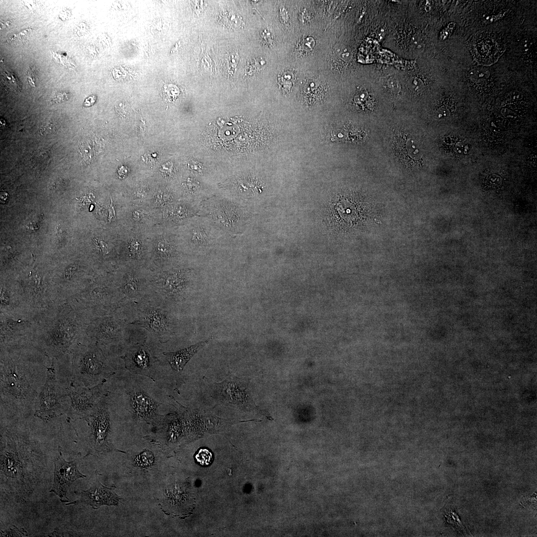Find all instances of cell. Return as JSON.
<instances>
[{"mask_svg":"<svg viewBox=\"0 0 537 537\" xmlns=\"http://www.w3.org/2000/svg\"><path fill=\"white\" fill-rule=\"evenodd\" d=\"M0 418H26L34 414L47 377L50 358L32 345L0 348Z\"/></svg>","mask_w":537,"mask_h":537,"instance_id":"6da1fadb","label":"cell"},{"mask_svg":"<svg viewBox=\"0 0 537 537\" xmlns=\"http://www.w3.org/2000/svg\"><path fill=\"white\" fill-rule=\"evenodd\" d=\"M91 320L69 301L60 303L41 315L32 345L50 358H61L88 339Z\"/></svg>","mask_w":537,"mask_h":537,"instance_id":"7a4b0ae2","label":"cell"},{"mask_svg":"<svg viewBox=\"0 0 537 537\" xmlns=\"http://www.w3.org/2000/svg\"><path fill=\"white\" fill-rule=\"evenodd\" d=\"M72 379L70 384L92 387L105 383L116 373L108 356L88 339L69 354Z\"/></svg>","mask_w":537,"mask_h":537,"instance_id":"3957f363","label":"cell"},{"mask_svg":"<svg viewBox=\"0 0 537 537\" xmlns=\"http://www.w3.org/2000/svg\"><path fill=\"white\" fill-rule=\"evenodd\" d=\"M140 376L131 372L124 376L119 393L121 405L134 421L155 426L164 415L159 410L163 402L156 400L140 383Z\"/></svg>","mask_w":537,"mask_h":537,"instance_id":"277c9868","label":"cell"},{"mask_svg":"<svg viewBox=\"0 0 537 537\" xmlns=\"http://www.w3.org/2000/svg\"><path fill=\"white\" fill-rule=\"evenodd\" d=\"M68 301L92 319L113 314L124 298L113 279L90 282Z\"/></svg>","mask_w":537,"mask_h":537,"instance_id":"5b68a950","label":"cell"},{"mask_svg":"<svg viewBox=\"0 0 537 537\" xmlns=\"http://www.w3.org/2000/svg\"><path fill=\"white\" fill-rule=\"evenodd\" d=\"M41 315L28 309L0 313V348H16L32 345Z\"/></svg>","mask_w":537,"mask_h":537,"instance_id":"8992f818","label":"cell"},{"mask_svg":"<svg viewBox=\"0 0 537 537\" xmlns=\"http://www.w3.org/2000/svg\"><path fill=\"white\" fill-rule=\"evenodd\" d=\"M130 301L134 306L127 320L144 328L161 343L166 342L173 333V321L166 306L149 295Z\"/></svg>","mask_w":537,"mask_h":537,"instance_id":"52a82bcc","label":"cell"},{"mask_svg":"<svg viewBox=\"0 0 537 537\" xmlns=\"http://www.w3.org/2000/svg\"><path fill=\"white\" fill-rule=\"evenodd\" d=\"M56 359L51 358V364L47 367L46 379L35 404L34 415L45 421L66 414L69 407L66 389L59 384L56 376Z\"/></svg>","mask_w":537,"mask_h":537,"instance_id":"ba28073f","label":"cell"},{"mask_svg":"<svg viewBox=\"0 0 537 537\" xmlns=\"http://www.w3.org/2000/svg\"><path fill=\"white\" fill-rule=\"evenodd\" d=\"M108 393L85 420L90 428L88 454H105L115 450L111 441V418Z\"/></svg>","mask_w":537,"mask_h":537,"instance_id":"9c48e42d","label":"cell"},{"mask_svg":"<svg viewBox=\"0 0 537 537\" xmlns=\"http://www.w3.org/2000/svg\"><path fill=\"white\" fill-rule=\"evenodd\" d=\"M125 326V322L114 313L94 318L87 329L88 339L110 356L123 341Z\"/></svg>","mask_w":537,"mask_h":537,"instance_id":"30bf717a","label":"cell"},{"mask_svg":"<svg viewBox=\"0 0 537 537\" xmlns=\"http://www.w3.org/2000/svg\"><path fill=\"white\" fill-rule=\"evenodd\" d=\"M105 383L92 387L75 386L70 384L66 388L69 398V407L66 412L69 422L85 420L94 409L108 390L103 387Z\"/></svg>","mask_w":537,"mask_h":537,"instance_id":"8fae6325","label":"cell"},{"mask_svg":"<svg viewBox=\"0 0 537 537\" xmlns=\"http://www.w3.org/2000/svg\"><path fill=\"white\" fill-rule=\"evenodd\" d=\"M140 266L127 264L116 278V285L124 298V302L138 301L146 296L149 290V275H144L138 270Z\"/></svg>","mask_w":537,"mask_h":537,"instance_id":"7c38bea8","label":"cell"},{"mask_svg":"<svg viewBox=\"0 0 537 537\" xmlns=\"http://www.w3.org/2000/svg\"><path fill=\"white\" fill-rule=\"evenodd\" d=\"M125 367L130 372L146 376L156 382L158 375V358L148 346L139 343L129 348L121 357Z\"/></svg>","mask_w":537,"mask_h":537,"instance_id":"4fadbf2b","label":"cell"},{"mask_svg":"<svg viewBox=\"0 0 537 537\" xmlns=\"http://www.w3.org/2000/svg\"><path fill=\"white\" fill-rule=\"evenodd\" d=\"M59 455L54 460V481L50 492L59 496L60 501L68 503L67 493L69 487L77 479L86 477L78 469L76 461H67L63 456L62 448L58 447Z\"/></svg>","mask_w":537,"mask_h":537,"instance_id":"5bb4252c","label":"cell"},{"mask_svg":"<svg viewBox=\"0 0 537 537\" xmlns=\"http://www.w3.org/2000/svg\"><path fill=\"white\" fill-rule=\"evenodd\" d=\"M115 488L114 486L106 487L96 480L89 489L75 491V493L78 496L77 500L66 505L85 504L93 509L103 505L117 506L122 498L115 493Z\"/></svg>","mask_w":537,"mask_h":537,"instance_id":"9a60e30c","label":"cell"},{"mask_svg":"<svg viewBox=\"0 0 537 537\" xmlns=\"http://www.w3.org/2000/svg\"><path fill=\"white\" fill-rule=\"evenodd\" d=\"M219 400L225 404L241 407H254L247 391V382L235 377H229L216 384Z\"/></svg>","mask_w":537,"mask_h":537,"instance_id":"2e32d148","label":"cell"},{"mask_svg":"<svg viewBox=\"0 0 537 537\" xmlns=\"http://www.w3.org/2000/svg\"><path fill=\"white\" fill-rule=\"evenodd\" d=\"M470 48L476 60L485 65L496 62L503 52L496 39L485 33L475 36L470 42Z\"/></svg>","mask_w":537,"mask_h":537,"instance_id":"e0dca14e","label":"cell"},{"mask_svg":"<svg viewBox=\"0 0 537 537\" xmlns=\"http://www.w3.org/2000/svg\"><path fill=\"white\" fill-rule=\"evenodd\" d=\"M0 290V313H12L28 309L19 283L1 281Z\"/></svg>","mask_w":537,"mask_h":537,"instance_id":"ac0fdd59","label":"cell"},{"mask_svg":"<svg viewBox=\"0 0 537 537\" xmlns=\"http://www.w3.org/2000/svg\"><path fill=\"white\" fill-rule=\"evenodd\" d=\"M208 339L196 343L187 348L174 352H164L163 354L172 369L177 372L182 370L190 359L211 340Z\"/></svg>","mask_w":537,"mask_h":537,"instance_id":"d6986e66","label":"cell"},{"mask_svg":"<svg viewBox=\"0 0 537 537\" xmlns=\"http://www.w3.org/2000/svg\"><path fill=\"white\" fill-rule=\"evenodd\" d=\"M195 458L198 463L202 465L209 464L212 459L211 452L207 448H200L195 455Z\"/></svg>","mask_w":537,"mask_h":537,"instance_id":"ffe728a7","label":"cell"},{"mask_svg":"<svg viewBox=\"0 0 537 537\" xmlns=\"http://www.w3.org/2000/svg\"><path fill=\"white\" fill-rule=\"evenodd\" d=\"M136 462L139 466H147L153 462L154 458L153 453L148 450H144L137 457Z\"/></svg>","mask_w":537,"mask_h":537,"instance_id":"44dd1931","label":"cell"},{"mask_svg":"<svg viewBox=\"0 0 537 537\" xmlns=\"http://www.w3.org/2000/svg\"><path fill=\"white\" fill-rule=\"evenodd\" d=\"M490 75L489 72L482 68H475L470 71L469 77L476 81H483L487 79Z\"/></svg>","mask_w":537,"mask_h":537,"instance_id":"7402d4cb","label":"cell"},{"mask_svg":"<svg viewBox=\"0 0 537 537\" xmlns=\"http://www.w3.org/2000/svg\"><path fill=\"white\" fill-rule=\"evenodd\" d=\"M192 240L198 243H203L207 241V236L204 231L196 230L193 232Z\"/></svg>","mask_w":537,"mask_h":537,"instance_id":"603a6c76","label":"cell"},{"mask_svg":"<svg viewBox=\"0 0 537 537\" xmlns=\"http://www.w3.org/2000/svg\"><path fill=\"white\" fill-rule=\"evenodd\" d=\"M412 46L413 49L417 52L422 51L424 47L423 42L419 37H417L416 35L412 39Z\"/></svg>","mask_w":537,"mask_h":537,"instance_id":"cb8c5ba5","label":"cell"},{"mask_svg":"<svg viewBox=\"0 0 537 537\" xmlns=\"http://www.w3.org/2000/svg\"><path fill=\"white\" fill-rule=\"evenodd\" d=\"M533 46V42L528 39L523 40L521 44V49L524 54L530 52Z\"/></svg>","mask_w":537,"mask_h":537,"instance_id":"d4e9b609","label":"cell"},{"mask_svg":"<svg viewBox=\"0 0 537 537\" xmlns=\"http://www.w3.org/2000/svg\"><path fill=\"white\" fill-rule=\"evenodd\" d=\"M410 83V86L415 90H419L423 87V83L421 80L416 77L411 79Z\"/></svg>","mask_w":537,"mask_h":537,"instance_id":"484cf974","label":"cell"},{"mask_svg":"<svg viewBox=\"0 0 537 537\" xmlns=\"http://www.w3.org/2000/svg\"><path fill=\"white\" fill-rule=\"evenodd\" d=\"M341 57L344 60L348 61L351 58V53L347 48L342 49L341 52Z\"/></svg>","mask_w":537,"mask_h":537,"instance_id":"4316f807","label":"cell"},{"mask_svg":"<svg viewBox=\"0 0 537 537\" xmlns=\"http://www.w3.org/2000/svg\"><path fill=\"white\" fill-rule=\"evenodd\" d=\"M388 85L390 89L393 90H398L399 88V84L396 80L394 79H390L388 81Z\"/></svg>","mask_w":537,"mask_h":537,"instance_id":"83f0119b","label":"cell"},{"mask_svg":"<svg viewBox=\"0 0 537 537\" xmlns=\"http://www.w3.org/2000/svg\"><path fill=\"white\" fill-rule=\"evenodd\" d=\"M111 204L110 205V207H109V217H108V219H109V221H110L113 217H115V211H114V207H113L112 201L111 199Z\"/></svg>","mask_w":537,"mask_h":537,"instance_id":"f1b7e54d","label":"cell"}]
</instances>
